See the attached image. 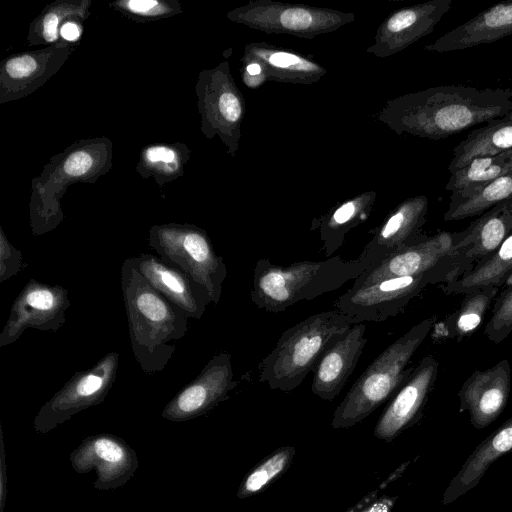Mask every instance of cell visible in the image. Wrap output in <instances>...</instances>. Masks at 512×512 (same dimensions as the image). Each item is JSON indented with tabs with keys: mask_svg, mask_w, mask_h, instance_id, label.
Here are the masks:
<instances>
[{
	"mask_svg": "<svg viewBox=\"0 0 512 512\" xmlns=\"http://www.w3.org/2000/svg\"><path fill=\"white\" fill-rule=\"evenodd\" d=\"M510 111V88L442 85L393 98L375 117L398 135L440 140Z\"/></svg>",
	"mask_w": 512,
	"mask_h": 512,
	"instance_id": "cell-1",
	"label": "cell"
},
{
	"mask_svg": "<svg viewBox=\"0 0 512 512\" xmlns=\"http://www.w3.org/2000/svg\"><path fill=\"white\" fill-rule=\"evenodd\" d=\"M121 290L134 358L143 372H162L188 332V317L158 293L125 259Z\"/></svg>",
	"mask_w": 512,
	"mask_h": 512,
	"instance_id": "cell-2",
	"label": "cell"
},
{
	"mask_svg": "<svg viewBox=\"0 0 512 512\" xmlns=\"http://www.w3.org/2000/svg\"><path fill=\"white\" fill-rule=\"evenodd\" d=\"M113 167V143L104 136L71 143L52 156L31 180L29 220L32 234L42 236L64 220L61 200L69 186L95 184Z\"/></svg>",
	"mask_w": 512,
	"mask_h": 512,
	"instance_id": "cell-3",
	"label": "cell"
},
{
	"mask_svg": "<svg viewBox=\"0 0 512 512\" xmlns=\"http://www.w3.org/2000/svg\"><path fill=\"white\" fill-rule=\"evenodd\" d=\"M369 268V262L362 255L348 261L335 256L288 266L261 258L253 270L250 299L260 309L281 312L299 301L313 300L335 291Z\"/></svg>",
	"mask_w": 512,
	"mask_h": 512,
	"instance_id": "cell-4",
	"label": "cell"
},
{
	"mask_svg": "<svg viewBox=\"0 0 512 512\" xmlns=\"http://www.w3.org/2000/svg\"><path fill=\"white\" fill-rule=\"evenodd\" d=\"M356 324L337 309L307 317L285 330L258 365L259 382L290 392L313 372L324 353Z\"/></svg>",
	"mask_w": 512,
	"mask_h": 512,
	"instance_id": "cell-5",
	"label": "cell"
},
{
	"mask_svg": "<svg viewBox=\"0 0 512 512\" xmlns=\"http://www.w3.org/2000/svg\"><path fill=\"white\" fill-rule=\"evenodd\" d=\"M433 325V317L415 324L370 363L337 406L333 428H348L361 422L393 396L412 371L413 367L407 366Z\"/></svg>",
	"mask_w": 512,
	"mask_h": 512,
	"instance_id": "cell-6",
	"label": "cell"
},
{
	"mask_svg": "<svg viewBox=\"0 0 512 512\" xmlns=\"http://www.w3.org/2000/svg\"><path fill=\"white\" fill-rule=\"evenodd\" d=\"M148 244L162 261L202 285L212 303H219L227 267L204 229L189 223L156 224L149 229Z\"/></svg>",
	"mask_w": 512,
	"mask_h": 512,
	"instance_id": "cell-7",
	"label": "cell"
},
{
	"mask_svg": "<svg viewBox=\"0 0 512 512\" xmlns=\"http://www.w3.org/2000/svg\"><path fill=\"white\" fill-rule=\"evenodd\" d=\"M454 280L455 263L451 253L440 265L424 273L350 287L334 306L355 323L382 322L402 312L428 285L446 284Z\"/></svg>",
	"mask_w": 512,
	"mask_h": 512,
	"instance_id": "cell-8",
	"label": "cell"
},
{
	"mask_svg": "<svg viewBox=\"0 0 512 512\" xmlns=\"http://www.w3.org/2000/svg\"><path fill=\"white\" fill-rule=\"evenodd\" d=\"M226 18L267 34H289L311 40L352 23L355 15L332 8L250 0L227 12Z\"/></svg>",
	"mask_w": 512,
	"mask_h": 512,
	"instance_id": "cell-9",
	"label": "cell"
},
{
	"mask_svg": "<svg viewBox=\"0 0 512 512\" xmlns=\"http://www.w3.org/2000/svg\"><path fill=\"white\" fill-rule=\"evenodd\" d=\"M200 130L207 139L218 137L235 157L245 116V99L227 61L199 72L195 85Z\"/></svg>",
	"mask_w": 512,
	"mask_h": 512,
	"instance_id": "cell-10",
	"label": "cell"
},
{
	"mask_svg": "<svg viewBox=\"0 0 512 512\" xmlns=\"http://www.w3.org/2000/svg\"><path fill=\"white\" fill-rule=\"evenodd\" d=\"M69 306L66 288L31 278L11 306L9 317L0 333V347L16 342L29 328L56 332L65 325Z\"/></svg>",
	"mask_w": 512,
	"mask_h": 512,
	"instance_id": "cell-11",
	"label": "cell"
},
{
	"mask_svg": "<svg viewBox=\"0 0 512 512\" xmlns=\"http://www.w3.org/2000/svg\"><path fill=\"white\" fill-rule=\"evenodd\" d=\"M75 49L74 44L61 41L4 58L0 62V104L24 98L42 87Z\"/></svg>",
	"mask_w": 512,
	"mask_h": 512,
	"instance_id": "cell-12",
	"label": "cell"
},
{
	"mask_svg": "<svg viewBox=\"0 0 512 512\" xmlns=\"http://www.w3.org/2000/svg\"><path fill=\"white\" fill-rule=\"evenodd\" d=\"M451 6L452 0H429L392 12L377 28L366 52L383 59L406 49L431 34Z\"/></svg>",
	"mask_w": 512,
	"mask_h": 512,
	"instance_id": "cell-13",
	"label": "cell"
},
{
	"mask_svg": "<svg viewBox=\"0 0 512 512\" xmlns=\"http://www.w3.org/2000/svg\"><path fill=\"white\" fill-rule=\"evenodd\" d=\"M438 368L439 363L432 355L425 356L413 367L375 426L378 439L391 441L418 419L436 382Z\"/></svg>",
	"mask_w": 512,
	"mask_h": 512,
	"instance_id": "cell-14",
	"label": "cell"
},
{
	"mask_svg": "<svg viewBox=\"0 0 512 512\" xmlns=\"http://www.w3.org/2000/svg\"><path fill=\"white\" fill-rule=\"evenodd\" d=\"M428 204L425 195L407 198L373 230L371 239L360 253L369 262V269L376 267L389 255L428 237L422 232Z\"/></svg>",
	"mask_w": 512,
	"mask_h": 512,
	"instance_id": "cell-15",
	"label": "cell"
},
{
	"mask_svg": "<svg viewBox=\"0 0 512 512\" xmlns=\"http://www.w3.org/2000/svg\"><path fill=\"white\" fill-rule=\"evenodd\" d=\"M237 384L231 355L228 352L215 354L200 373L170 401L164 415L176 419L205 412L226 399Z\"/></svg>",
	"mask_w": 512,
	"mask_h": 512,
	"instance_id": "cell-16",
	"label": "cell"
},
{
	"mask_svg": "<svg viewBox=\"0 0 512 512\" xmlns=\"http://www.w3.org/2000/svg\"><path fill=\"white\" fill-rule=\"evenodd\" d=\"M461 232L441 231L386 257L376 267L367 269L351 286L375 283L383 279L413 276L440 265L454 250Z\"/></svg>",
	"mask_w": 512,
	"mask_h": 512,
	"instance_id": "cell-17",
	"label": "cell"
},
{
	"mask_svg": "<svg viewBox=\"0 0 512 512\" xmlns=\"http://www.w3.org/2000/svg\"><path fill=\"white\" fill-rule=\"evenodd\" d=\"M511 391V366L503 359L486 370H475L462 384L459 411H468L470 422L483 429L504 411Z\"/></svg>",
	"mask_w": 512,
	"mask_h": 512,
	"instance_id": "cell-18",
	"label": "cell"
},
{
	"mask_svg": "<svg viewBox=\"0 0 512 512\" xmlns=\"http://www.w3.org/2000/svg\"><path fill=\"white\" fill-rule=\"evenodd\" d=\"M460 232V240L452 252L455 280L469 272L512 234V197L488 209Z\"/></svg>",
	"mask_w": 512,
	"mask_h": 512,
	"instance_id": "cell-19",
	"label": "cell"
},
{
	"mask_svg": "<svg viewBox=\"0 0 512 512\" xmlns=\"http://www.w3.org/2000/svg\"><path fill=\"white\" fill-rule=\"evenodd\" d=\"M120 355L109 352L91 367L76 372L42 408L46 417H65L100 402L115 383Z\"/></svg>",
	"mask_w": 512,
	"mask_h": 512,
	"instance_id": "cell-20",
	"label": "cell"
},
{
	"mask_svg": "<svg viewBox=\"0 0 512 512\" xmlns=\"http://www.w3.org/2000/svg\"><path fill=\"white\" fill-rule=\"evenodd\" d=\"M143 278L188 318L200 319L211 298L208 291L190 277L162 261L158 256L141 253L128 257Z\"/></svg>",
	"mask_w": 512,
	"mask_h": 512,
	"instance_id": "cell-21",
	"label": "cell"
},
{
	"mask_svg": "<svg viewBox=\"0 0 512 512\" xmlns=\"http://www.w3.org/2000/svg\"><path fill=\"white\" fill-rule=\"evenodd\" d=\"M364 322L351 326L321 357L313 370L311 390L323 400L335 399L354 372L367 343Z\"/></svg>",
	"mask_w": 512,
	"mask_h": 512,
	"instance_id": "cell-22",
	"label": "cell"
},
{
	"mask_svg": "<svg viewBox=\"0 0 512 512\" xmlns=\"http://www.w3.org/2000/svg\"><path fill=\"white\" fill-rule=\"evenodd\" d=\"M512 35V0L499 2L446 32L425 50L445 53L473 48Z\"/></svg>",
	"mask_w": 512,
	"mask_h": 512,
	"instance_id": "cell-23",
	"label": "cell"
},
{
	"mask_svg": "<svg viewBox=\"0 0 512 512\" xmlns=\"http://www.w3.org/2000/svg\"><path fill=\"white\" fill-rule=\"evenodd\" d=\"M254 62L266 81L292 84L319 82L327 70L310 56L286 50L268 42L245 45L241 63Z\"/></svg>",
	"mask_w": 512,
	"mask_h": 512,
	"instance_id": "cell-24",
	"label": "cell"
},
{
	"mask_svg": "<svg viewBox=\"0 0 512 512\" xmlns=\"http://www.w3.org/2000/svg\"><path fill=\"white\" fill-rule=\"evenodd\" d=\"M512 450V417L483 440L448 484L442 499L448 505L473 489L488 468Z\"/></svg>",
	"mask_w": 512,
	"mask_h": 512,
	"instance_id": "cell-25",
	"label": "cell"
},
{
	"mask_svg": "<svg viewBox=\"0 0 512 512\" xmlns=\"http://www.w3.org/2000/svg\"><path fill=\"white\" fill-rule=\"evenodd\" d=\"M376 197L375 191L362 192L313 219L310 231H319L326 257L332 256L343 245L348 232L367 220Z\"/></svg>",
	"mask_w": 512,
	"mask_h": 512,
	"instance_id": "cell-26",
	"label": "cell"
},
{
	"mask_svg": "<svg viewBox=\"0 0 512 512\" xmlns=\"http://www.w3.org/2000/svg\"><path fill=\"white\" fill-rule=\"evenodd\" d=\"M512 148V111L473 128L453 149L449 173L465 167L473 159Z\"/></svg>",
	"mask_w": 512,
	"mask_h": 512,
	"instance_id": "cell-27",
	"label": "cell"
},
{
	"mask_svg": "<svg viewBox=\"0 0 512 512\" xmlns=\"http://www.w3.org/2000/svg\"><path fill=\"white\" fill-rule=\"evenodd\" d=\"M512 197V171L479 186L450 194L445 221L480 216L496 204Z\"/></svg>",
	"mask_w": 512,
	"mask_h": 512,
	"instance_id": "cell-28",
	"label": "cell"
},
{
	"mask_svg": "<svg viewBox=\"0 0 512 512\" xmlns=\"http://www.w3.org/2000/svg\"><path fill=\"white\" fill-rule=\"evenodd\" d=\"M190 156L185 143H153L140 150L135 169L142 179L152 177L163 188L184 175Z\"/></svg>",
	"mask_w": 512,
	"mask_h": 512,
	"instance_id": "cell-29",
	"label": "cell"
},
{
	"mask_svg": "<svg viewBox=\"0 0 512 512\" xmlns=\"http://www.w3.org/2000/svg\"><path fill=\"white\" fill-rule=\"evenodd\" d=\"M512 273V234L501 245L480 260L469 272L459 279L442 284L446 294H466L472 290L496 286L501 289Z\"/></svg>",
	"mask_w": 512,
	"mask_h": 512,
	"instance_id": "cell-30",
	"label": "cell"
},
{
	"mask_svg": "<svg viewBox=\"0 0 512 512\" xmlns=\"http://www.w3.org/2000/svg\"><path fill=\"white\" fill-rule=\"evenodd\" d=\"M91 0H56L46 5L29 24L27 46L52 45L63 41L62 25L71 19L85 21L91 15Z\"/></svg>",
	"mask_w": 512,
	"mask_h": 512,
	"instance_id": "cell-31",
	"label": "cell"
},
{
	"mask_svg": "<svg viewBox=\"0 0 512 512\" xmlns=\"http://www.w3.org/2000/svg\"><path fill=\"white\" fill-rule=\"evenodd\" d=\"M499 292V287L488 286L464 294L458 309L444 321L441 335L462 339L473 334Z\"/></svg>",
	"mask_w": 512,
	"mask_h": 512,
	"instance_id": "cell-32",
	"label": "cell"
},
{
	"mask_svg": "<svg viewBox=\"0 0 512 512\" xmlns=\"http://www.w3.org/2000/svg\"><path fill=\"white\" fill-rule=\"evenodd\" d=\"M512 171V148L494 155L473 159L450 173L445 189L452 192L473 188Z\"/></svg>",
	"mask_w": 512,
	"mask_h": 512,
	"instance_id": "cell-33",
	"label": "cell"
},
{
	"mask_svg": "<svg viewBox=\"0 0 512 512\" xmlns=\"http://www.w3.org/2000/svg\"><path fill=\"white\" fill-rule=\"evenodd\" d=\"M108 5L123 17L137 23L170 18L183 12L177 0H116Z\"/></svg>",
	"mask_w": 512,
	"mask_h": 512,
	"instance_id": "cell-34",
	"label": "cell"
},
{
	"mask_svg": "<svg viewBox=\"0 0 512 512\" xmlns=\"http://www.w3.org/2000/svg\"><path fill=\"white\" fill-rule=\"evenodd\" d=\"M294 449L282 448L266 458L245 478L239 495L246 497L264 489L273 479L279 476L293 458Z\"/></svg>",
	"mask_w": 512,
	"mask_h": 512,
	"instance_id": "cell-35",
	"label": "cell"
},
{
	"mask_svg": "<svg viewBox=\"0 0 512 512\" xmlns=\"http://www.w3.org/2000/svg\"><path fill=\"white\" fill-rule=\"evenodd\" d=\"M512 332V286L503 288L494 300L484 334L495 344L504 341Z\"/></svg>",
	"mask_w": 512,
	"mask_h": 512,
	"instance_id": "cell-36",
	"label": "cell"
},
{
	"mask_svg": "<svg viewBox=\"0 0 512 512\" xmlns=\"http://www.w3.org/2000/svg\"><path fill=\"white\" fill-rule=\"evenodd\" d=\"M26 267L22 252L10 243L0 226V283L8 281Z\"/></svg>",
	"mask_w": 512,
	"mask_h": 512,
	"instance_id": "cell-37",
	"label": "cell"
},
{
	"mask_svg": "<svg viewBox=\"0 0 512 512\" xmlns=\"http://www.w3.org/2000/svg\"><path fill=\"white\" fill-rule=\"evenodd\" d=\"M95 452L97 455L108 462H117L122 459V448L114 441L101 438L95 441Z\"/></svg>",
	"mask_w": 512,
	"mask_h": 512,
	"instance_id": "cell-38",
	"label": "cell"
},
{
	"mask_svg": "<svg viewBox=\"0 0 512 512\" xmlns=\"http://www.w3.org/2000/svg\"><path fill=\"white\" fill-rule=\"evenodd\" d=\"M83 22L84 21L79 19L66 21L60 29L61 39L71 44L79 41L83 31Z\"/></svg>",
	"mask_w": 512,
	"mask_h": 512,
	"instance_id": "cell-39",
	"label": "cell"
}]
</instances>
